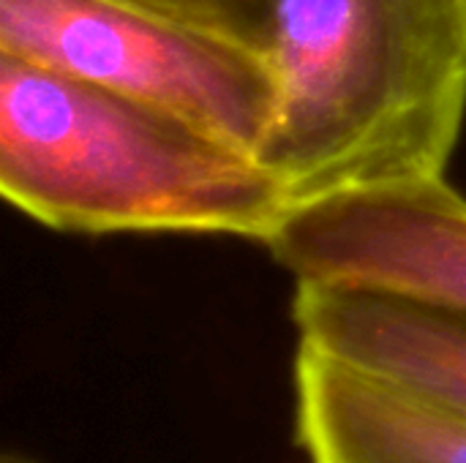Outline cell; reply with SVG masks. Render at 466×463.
<instances>
[{"instance_id":"1","label":"cell","mask_w":466,"mask_h":463,"mask_svg":"<svg viewBox=\"0 0 466 463\" xmlns=\"http://www.w3.org/2000/svg\"><path fill=\"white\" fill-rule=\"evenodd\" d=\"M259 161L292 207L445 177L466 120V0H279Z\"/></svg>"},{"instance_id":"2","label":"cell","mask_w":466,"mask_h":463,"mask_svg":"<svg viewBox=\"0 0 466 463\" xmlns=\"http://www.w3.org/2000/svg\"><path fill=\"white\" fill-rule=\"evenodd\" d=\"M0 194L66 235L180 232L265 243L292 210L259 156L5 52Z\"/></svg>"},{"instance_id":"3","label":"cell","mask_w":466,"mask_h":463,"mask_svg":"<svg viewBox=\"0 0 466 463\" xmlns=\"http://www.w3.org/2000/svg\"><path fill=\"white\" fill-rule=\"evenodd\" d=\"M0 52L183 117L254 156L276 112L265 49L131 0H0Z\"/></svg>"},{"instance_id":"4","label":"cell","mask_w":466,"mask_h":463,"mask_svg":"<svg viewBox=\"0 0 466 463\" xmlns=\"http://www.w3.org/2000/svg\"><path fill=\"white\" fill-rule=\"evenodd\" d=\"M262 246L295 281L371 289L466 317V196L445 177L298 205Z\"/></svg>"},{"instance_id":"5","label":"cell","mask_w":466,"mask_h":463,"mask_svg":"<svg viewBox=\"0 0 466 463\" xmlns=\"http://www.w3.org/2000/svg\"><path fill=\"white\" fill-rule=\"evenodd\" d=\"M295 442L309 463H466V415L298 344Z\"/></svg>"},{"instance_id":"6","label":"cell","mask_w":466,"mask_h":463,"mask_svg":"<svg viewBox=\"0 0 466 463\" xmlns=\"http://www.w3.org/2000/svg\"><path fill=\"white\" fill-rule=\"evenodd\" d=\"M300 344L466 415V317L371 289L295 281Z\"/></svg>"},{"instance_id":"7","label":"cell","mask_w":466,"mask_h":463,"mask_svg":"<svg viewBox=\"0 0 466 463\" xmlns=\"http://www.w3.org/2000/svg\"><path fill=\"white\" fill-rule=\"evenodd\" d=\"M147 8L175 14L202 27L232 35L257 49L270 46L279 0H131Z\"/></svg>"},{"instance_id":"8","label":"cell","mask_w":466,"mask_h":463,"mask_svg":"<svg viewBox=\"0 0 466 463\" xmlns=\"http://www.w3.org/2000/svg\"><path fill=\"white\" fill-rule=\"evenodd\" d=\"M3 463H35V461H30V458H25V456H14V453H8Z\"/></svg>"}]
</instances>
